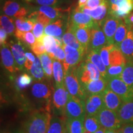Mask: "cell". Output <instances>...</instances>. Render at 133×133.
<instances>
[{"instance_id":"1","label":"cell","mask_w":133,"mask_h":133,"mask_svg":"<svg viewBox=\"0 0 133 133\" xmlns=\"http://www.w3.org/2000/svg\"><path fill=\"white\" fill-rule=\"evenodd\" d=\"M51 117L49 109L36 111L26 120L23 133H47Z\"/></svg>"},{"instance_id":"2","label":"cell","mask_w":133,"mask_h":133,"mask_svg":"<svg viewBox=\"0 0 133 133\" xmlns=\"http://www.w3.org/2000/svg\"><path fill=\"white\" fill-rule=\"evenodd\" d=\"M76 75L81 86L102 78L97 67L87 58L76 66Z\"/></svg>"},{"instance_id":"3","label":"cell","mask_w":133,"mask_h":133,"mask_svg":"<svg viewBox=\"0 0 133 133\" xmlns=\"http://www.w3.org/2000/svg\"><path fill=\"white\" fill-rule=\"evenodd\" d=\"M76 69V66L71 68L65 73V86L70 95L85 101L88 96L78 80Z\"/></svg>"},{"instance_id":"4","label":"cell","mask_w":133,"mask_h":133,"mask_svg":"<svg viewBox=\"0 0 133 133\" xmlns=\"http://www.w3.org/2000/svg\"><path fill=\"white\" fill-rule=\"evenodd\" d=\"M66 118H85V101L69 94L65 110Z\"/></svg>"},{"instance_id":"5","label":"cell","mask_w":133,"mask_h":133,"mask_svg":"<svg viewBox=\"0 0 133 133\" xmlns=\"http://www.w3.org/2000/svg\"><path fill=\"white\" fill-rule=\"evenodd\" d=\"M96 117L101 126L105 129L117 131L120 129L123 126L117 112L107 108L101 110L96 115Z\"/></svg>"},{"instance_id":"6","label":"cell","mask_w":133,"mask_h":133,"mask_svg":"<svg viewBox=\"0 0 133 133\" xmlns=\"http://www.w3.org/2000/svg\"><path fill=\"white\" fill-rule=\"evenodd\" d=\"M108 87L118 94L124 103L133 100V89L119 78H113L108 80Z\"/></svg>"},{"instance_id":"7","label":"cell","mask_w":133,"mask_h":133,"mask_svg":"<svg viewBox=\"0 0 133 133\" xmlns=\"http://www.w3.org/2000/svg\"><path fill=\"white\" fill-rule=\"evenodd\" d=\"M132 10L133 0H115L109 3V12L118 19H125Z\"/></svg>"},{"instance_id":"8","label":"cell","mask_w":133,"mask_h":133,"mask_svg":"<svg viewBox=\"0 0 133 133\" xmlns=\"http://www.w3.org/2000/svg\"><path fill=\"white\" fill-rule=\"evenodd\" d=\"M63 48L65 52V59L63 62L64 72L65 73L71 68L78 65L83 61L86 54L65 44L63 45Z\"/></svg>"},{"instance_id":"9","label":"cell","mask_w":133,"mask_h":133,"mask_svg":"<svg viewBox=\"0 0 133 133\" xmlns=\"http://www.w3.org/2000/svg\"><path fill=\"white\" fill-rule=\"evenodd\" d=\"M108 43L107 38L105 35L104 31L99 24L95 22V24L91 28V40L89 50H99L106 46Z\"/></svg>"},{"instance_id":"10","label":"cell","mask_w":133,"mask_h":133,"mask_svg":"<svg viewBox=\"0 0 133 133\" xmlns=\"http://www.w3.org/2000/svg\"><path fill=\"white\" fill-rule=\"evenodd\" d=\"M69 93L66 89L65 84L55 85V89L52 95V103L55 109L62 114H64Z\"/></svg>"},{"instance_id":"11","label":"cell","mask_w":133,"mask_h":133,"mask_svg":"<svg viewBox=\"0 0 133 133\" xmlns=\"http://www.w3.org/2000/svg\"><path fill=\"white\" fill-rule=\"evenodd\" d=\"M121 19H118L109 12L107 16L102 22L99 23L107 38L109 44H114V38L120 22Z\"/></svg>"},{"instance_id":"12","label":"cell","mask_w":133,"mask_h":133,"mask_svg":"<svg viewBox=\"0 0 133 133\" xmlns=\"http://www.w3.org/2000/svg\"><path fill=\"white\" fill-rule=\"evenodd\" d=\"M54 91L51 84L41 81L35 83L31 88V94L33 97L39 101H45L48 105L49 104Z\"/></svg>"},{"instance_id":"13","label":"cell","mask_w":133,"mask_h":133,"mask_svg":"<svg viewBox=\"0 0 133 133\" xmlns=\"http://www.w3.org/2000/svg\"><path fill=\"white\" fill-rule=\"evenodd\" d=\"M69 22L74 25L89 28H92L95 24V21L90 16L83 12L78 7L69 13Z\"/></svg>"},{"instance_id":"14","label":"cell","mask_w":133,"mask_h":133,"mask_svg":"<svg viewBox=\"0 0 133 133\" xmlns=\"http://www.w3.org/2000/svg\"><path fill=\"white\" fill-rule=\"evenodd\" d=\"M86 116H96L105 107L102 93L88 96L85 100Z\"/></svg>"},{"instance_id":"15","label":"cell","mask_w":133,"mask_h":133,"mask_svg":"<svg viewBox=\"0 0 133 133\" xmlns=\"http://www.w3.org/2000/svg\"><path fill=\"white\" fill-rule=\"evenodd\" d=\"M3 10L6 16L16 19L25 17L29 14L27 8L21 6L19 2L14 0L6 1L3 6Z\"/></svg>"},{"instance_id":"16","label":"cell","mask_w":133,"mask_h":133,"mask_svg":"<svg viewBox=\"0 0 133 133\" xmlns=\"http://www.w3.org/2000/svg\"><path fill=\"white\" fill-rule=\"evenodd\" d=\"M68 17L69 16L60 18L48 25L44 29V34L54 37H62L67 27Z\"/></svg>"},{"instance_id":"17","label":"cell","mask_w":133,"mask_h":133,"mask_svg":"<svg viewBox=\"0 0 133 133\" xmlns=\"http://www.w3.org/2000/svg\"><path fill=\"white\" fill-rule=\"evenodd\" d=\"M9 45L11 49L12 55L14 56L17 70L19 71L24 70L25 69V63L26 57L25 56V48L19 40L17 42L11 41Z\"/></svg>"},{"instance_id":"18","label":"cell","mask_w":133,"mask_h":133,"mask_svg":"<svg viewBox=\"0 0 133 133\" xmlns=\"http://www.w3.org/2000/svg\"><path fill=\"white\" fill-rule=\"evenodd\" d=\"M102 95L105 107L111 110L117 112L124 103L121 97L108 86L102 92Z\"/></svg>"},{"instance_id":"19","label":"cell","mask_w":133,"mask_h":133,"mask_svg":"<svg viewBox=\"0 0 133 133\" xmlns=\"http://www.w3.org/2000/svg\"><path fill=\"white\" fill-rule=\"evenodd\" d=\"M78 9L83 12L90 16L94 21L99 24L105 19L109 14V3L107 1L102 4H101V6L94 8V9H91V8L86 7L81 8V9L78 8Z\"/></svg>"},{"instance_id":"20","label":"cell","mask_w":133,"mask_h":133,"mask_svg":"<svg viewBox=\"0 0 133 133\" xmlns=\"http://www.w3.org/2000/svg\"><path fill=\"white\" fill-rule=\"evenodd\" d=\"M68 22H69V19H68ZM69 23L75 35L76 36L79 42L82 44V46L85 49L86 53L88 54L91 40V28L76 26L71 25L69 22Z\"/></svg>"},{"instance_id":"21","label":"cell","mask_w":133,"mask_h":133,"mask_svg":"<svg viewBox=\"0 0 133 133\" xmlns=\"http://www.w3.org/2000/svg\"><path fill=\"white\" fill-rule=\"evenodd\" d=\"M118 48L127 62L133 61V24H129L127 36Z\"/></svg>"},{"instance_id":"22","label":"cell","mask_w":133,"mask_h":133,"mask_svg":"<svg viewBox=\"0 0 133 133\" xmlns=\"http://www.w3.org/2000/svg\"><path fill=\"white\" fill-rule=\"evenodd\" d=\"M1 58L3 66L9 74H14L17 70L12 51L7 44L1 46Z\"/></svg>"},{"instance_id":"23","label":"cell","mask_w":133,"mask_h":133,"mask_svg":"<svg viewBox=\"0 0 133 133\" xmlns=\"http://www.w3.org/2000/svg\"><path fill=\"white\" fill-rule=\"evenodd\" d=\"M108 86V80L104 78L96 81H92L82 87L87 96L101 94Z\"/></svg>"},{"instance_id":"24","label":"cell","mask_w":133,"mask_h":133,"mask_svg":"<svg viewBox=\"0 0 133 133\" xmlns=\"http://www.w3.org/2000/svg\"><path fill=\"white\" fill-rule=\"evenodd\" d=\"M36 10L44 13L52 22L66 16V13H69L70 11V8L67 9H63L62 8L48 6H41L36 8Z\"/></svg>"},{"instance_id":"25","label":"cell","mask_w":133,"mask_h":133,"mask_svg":"<svg viewBox=\"0 0 133 133\" xmlns=\"http://www.w3.org/2000/svg\"><path fill=\"white\" fill-rule=\"evenodd\" d=\"M62 40L64 44H66V45L71 46V47L79 50V51L84 53V54H87L85 49L82 46V44L79 42L76 36L75 35L69 22H68L67 27H66L65 32L64 33V35L62 36Z\"/></svg>"},{"instance_id":"26","label":"cell","mask_w":133,"mask_h":133,"mask_svg":"<svg viewBox=\"0 0 133 133\" xmlns=\"http://www.w3.org/2000/svg\"><path fill=\"white\" fill-rule=\"evenodd\" d=\"M117 114L123 125L133 124V100L123 103Z\"/></svg>"},{"instance_id":"27","label":"cell","mask_w":133,"mask_h":133,"mask_svg":"<svg viewBox=\"0 0 133 133\" xmlns=\"http://www.w3.org/2000/svg\"><path fill=\"white\" fill-rule=\"evenodd\" d=\"M87 59L97 66L102 75V78L107 79V68L102 62L99 50H89L87 54Z\"/></svg>"},{"instance_id":"28","label":"cell","mask_w":133,"mask_h":133,"mask_svg":"<svg viewBox=\"0 0 133 133\" xmlns=\"http://www.w3.org/2000/svg\"><path fill=\"white\" fill-rule=\"evenodd\" d=\"M129 26V24L126 23L124 19H121L114 38V44L116 48H118L121 43L125 39L128 32Z\"/></svg>"},{"instance_id":"29","label":"cell","mask_w":133,"mask_h":133,"mask_svg":"<svg viewBox=\"0 0 133 133\" xmlns=\"http://www.w3.org/2000/svg\"><path fill=\"white\" fill-rule=\"evenodd\" d=\"M47 133H66V119L57 115L51 117Z\"/></svg>"},{"instance_id":"30","label":"cell","mask_w":133,"mask_h":133,"mask_svg":"<svg viewBox=\"0 0 133 133\" xmlns=\"http://www.w3.org/2000/svg\"><path fill=\"white\" fill-rule=\"evenodd\" d=\"M85 119V118H84ZM84 118H66V133H83L84 131Z\"/></svg>"},{"instance_id":"31","label":"cell","mask_w":133,"mask_h":133,"mask_svg":"<svg viewBox=\"0 0 133 133\" xmlns=\"http://www.w3.org/2000/svg\"><path fill=\"white\" fill-rule=\"evenodd\" d=\"M30 71L35 81L40 82V81H44L45 79H47L45 76L44 70L43 69L40 59L38 56L35 58V61L33 62Z\"/></svg>"},{"instance_id":"32","label":"cell","mask_w":133,"mask_h":133,"mask_svg":"<svg viewBox=\"0 0 133 133\" xmlns=\"http://www.w3.org/2000/svg\"><path fill=\"white\" fill-rule=\"evenodd\" d=\"M42 42L46 48V52L52 60L55 59V54L57 51V45L54 36L44 35L42 38Z\"/></svg>"},{"instance_id":"33","label":"cell","mask_w":133,"mask_h":133,"mask_svg":"<svg viewBox=\"0 0 133 133\" xmlns=\"http://www.w3.org/2000/svg\"><path fill=\"white\" fill-rule=\"evenodd\" d=\"M64 65L57 60H53V77L55 85L64 84Z\"/></svg>"},{"instance_id":"34","label":"cell","mask_w":133,"mask_h":133,"mask_svg":"<svg viewBox=\"0 0 133 133\" xmlns=\"http://www.w3.org/2000/svg\"><path fill=\"white\" fill-rule=\"evenodd\" d=\"M126 63L127 61L120 50L119 48L115 46L110 52V66L126 65Z\"/></svg>"},{"instance_id":"35","label":"cell","mask_w":133,"mask_h":133,"mask_svg":"<svg viewBox=\"0 0 133 133\" xmlns=\"http://www.w3.org/2000/svg\"><path fill=\"white\" fill-rule=\"evenodd\" d=\"M38 57L41 61L46 78L51 79L53 75V60L49 57L48 53H44Z\"/></svg>"},{"instance_id":"36","label":"cell","mask_w":133,"mask_h":133,"mask_svg":"<svg viewBox=\"0 0 133 133\" xmlns=\"http://www.w3.org/2000/svg\"><path fill=\"white\" fill-rule=\"evenodd\" d=\"M14 35L17 38L18 40H19L22 44H25L26 46H29L31 48L36 42V39L35 36H34L33 33L30 31H27V32H24L16 29L15 31Z\"/></svg>"},{"instance_id":"37","label":"cell","mask_w":133,"mask_h":133,"mask_svg":"<svg viewBox=\"0 0 133 133\" xmlns=\"http://www.w3.org/2000/svg\"><path fill=\"white\" fill-rule=\"evenodd\" d=\"M119 78L133 89V61L127 62Z\"/></svg>"},{"instance_id":"38","label":"cell","mask_w":133,"mask_h":133,"mask_svg":"<svg viewBox=\"0 0 133 133\" xmlns=\"http://www.w3.org/2000/svg\"><path fill=\"white\" fill-rule=\"evenodd\" d=\"M36 22L35 20L29 19L28 17H24L22 19H17L15 21L17 29L24 32H27L32 30Z\"/></svg>"},{"instance_id":"39","label":"cell","mask_w":133,"mask_h":133,"mask_svg":"<svg viewBox=\"0 0 133 133\" xmlns=\"http://www.w3.org/2000/svg\"><path fill=\"white\" fill-rule=\"evenodd\" d=\"M0 24L1 28H2L8 35H14L16 29L14 24V18L10 17L6 15H1L0 17Z\"/></svg>"},{"instance_id":"40","label":"cell","mask_w":133,"mask_h":133,"mask_svg":"<svg viewBox=\"0 0 133 133\" xmlns=\"http://www.w3.org/2000/svg\"><path fill=\"white\" fill-rule=\"evenodd\" d=\"M84 126V129L91 133H94L102 128L96 116H86Z\"/></svg>"},{"instance_id":"41","label":"cell","mask_w":133,"mask_h":133,"mask_svg":"<svg viewBox=\"0 0 133 133\" xmlns=\"http://www.w3.org/2000/svg\"><path fill=\"white\" fill-rule=\"evenodd\" d=\"M33 77L29 74L24 73L18 76L16 80V84L19 89H24L30 85L33 82Z\"/></svg>"},{"instance_id":"42","label":"cell","mask_w":133,"mask_h":133,"mask_svg":"<svg viewBox=\"0 0 133 133\" xmlns=\"http://www.w3.org/2000/svg\"><path fill=\"white\" fill-rule=\"evenodd\" d=\"M114 44H108L99 51L100 56L102 60V62L107 68L110 66V52L115 48Z\"/></svg>"},{"instance_id":"43","label":"cell","mask_w":133,"mask_h":133,"mask_svg":"<svg viewBox=\"0 0 133 133\" xmlns=\"http://www.w3.org/2000/svg\"><path fill=\"white\" fill-rule=\"evenodd\" d=\"M125 65L110 66L107 68V79L119 78L122 74Z\"/></svg>"},{"instance_id":"44","label":"cell","mask_w":133,"mask_h":133,"mask_svg":"<svg viewBox=\"0 0 133 133\" xmlns=\"http://www.w3.org/2000/svg\"><path fill=\"white\" fill-rule=\"evenodd\" d=\"M44 29H45V26L43 24L38 22L35 23L32 31L36 40H41L42 39L43 36L44 35Z\"/></svg>"},{"instance_id":"45","label":"cell","mask_w":133,"mask_h":133,"mask_svg":"<svg viewBox=\"0 0 133 133\" xmlns=\"http://www.w3.org/2000/svg\"><path fill=\"white\" fill-rule=\"evenodd\" d=\"M31 49L33 52L36 55V56H40L46 52V48L42 42V39L36 40L35 44L31 46Z\"/></svg>"},{"instance_id":"46","label":"cell","mask_w":133,"mask_h":133,"mask_svg":"<svg viewBox=\"0 0 133 133\" xmlns=\"http://www.w3.org/2000/svg\"><path fill=\"white\" fill-rule=\"evenodd\" d=\"M35 3L41 6H54L57 7L63 3L62 0H34Z\"/></svg>"},{"instance_id":"47","label":"cell","mask_w":133,"mask_h":133,"mask_svg":"<svg viewBox=\"0 0 133 133\" xmlns=\"http://www.w3.org/2000/svg\"><path fill=\"white\" fill-rule=\"evenodd\" d=\"M65 59V52L62 46H57V51L55 54V59L61 62H64Z\"/></svg>"},{"instance_id":"48","label":"cell","mask_w":133,"mask_h":133,"mask_svg":"<svg viewBox=\"0 0 133 133\" xmlns=\"http://www.w3.org/2000/svg\"><path fill=\"white\" fill-rule=\"evenodd\" d=\"M107 0H88L87 4H86L85 7L91 8V9H94L101 6L103 3L107 1Z\"/></svg>"},{"instance_id":"49","label":"cell","mask_w":133,"mask_h":133,"mask_svg":"<svg viewBox=\"0 0 133 133\" xmlns=\"http://www.w3.org/2000/svg\"><path fill=\"white\" fill-rule=\"evenodd\" d=\"M8 33L2 28H1V29H0V44H1V46L7 44V43H6Z\"/></svg>"},{"instance_id":"50","label":"cell","mask_w":133,"mask_h":133,"mask_svg":"<svg viewBox=\"0 0 133 133\" xmlns=\"http://www.w3.org/2000/svg\"><path fill=\"white\" fill-rule=\"evenodd\" d=\"M121 129L123 133H133V124H124Z\"/></svg>"},{"instance_id":"51","label":"cell","mask_w":133,"mask_h":133,"mask_svg":"<svg viewBox=\"0 0 133 133\" xmlns=\"http://www.w3.org/2000/svg\"><path fill=\"white\" fill-rule=\"evenodd\" d=\"M33 62L30 61L29 59H26L25 63V68L26 70L30 71V70L31 66H32V65H33Z\"/></svg>"},{"instance_id":"52","label":"cell","mask_w":133,"mask_h":133,"mask_svg":"<svg viewBox=\"0 0 133 133\" xmlns=\"http://www.w3.org/2000/svg\"><path fill=\"white\" fill-rule=\"evenodd\" d=\"M88 0H78V8L81 9L85 7Z\"/></svg>"},{"instance_id":"53","label":"cell","mask_w":133,"mask_h":133,"mask_svg":"<svg viewBox=\"0 0 133 133\" xmlns=\"http://www.w3.org/2000/svg\"><path fill=\"white\" fill-rule=\"evenodd\" d=\"M25 56H26V59H29L30 61H32V62H34L35 61V58L36 57H35L34 55H33L31 52H25Z\"/></svg>"},{"instance_id":"54","label":"cell","mask_w":133,"mask_h":133,"mask_svg":"<svg viewBox=\"0 0 133 133\" xmlns=\"http://www.w3.org/2000/svg\"><path fill=\"white\" fill-rule=\"evenodd\" d=\"M1 133H23V131L21 130H16V131H3Z\"/></svg>"},{"instance_id":"55","label":"cell","mask_w":133,"mask_h":133,"mask_svg":"<svg viewBox=\"0 0 133 133\" xmlns=\"http://www.w3.org/2000/svg\"><path fill=\"white\" fill-rule=\"evenodd\" d=\"M105 133H117V132H116V131L114 130V129H105Z\"/></svg>"},{"instance_id":"56","label":"cell","mask_w":133,"mask_h":133,"mask_svg":"<svg viewBox=\"0 0 133 133\" xmlns=\"http://www.w3.org/2000/svg\"><path fill=\"white\" fill-rule=\"evenodd\" d=\"M94 133H105V128H101L99 130H97L96 132H95Z\"/></svg>"},{"instance_id":"57","label":"cell","mask_w":133,"mask_h":133,"mask_svg":"<svg viewBox=\"0 0 133 133\" xmlns=\"http://www.w3.org/2000/svg\"><path fill=\"white\" fill-rule=\"evenodd\" d=\"M116 132H117V133H123L122 131H121V129H119V130H117V131H116Z\"/></svg>"},{"instance_id":"58","label":"cell","mask_w":133,"mask_h":133,"mask_svg":"<svg viewBox=\"0 0 133 133\" xmlns=\"http://www.w3.org/2000/svg\"><path fill=\"white\" fill-rule=\"evenodd\" d=\"M26 1H27V2H29V1H31L32 0H25Z\"/></svg>"}]
</instances>
